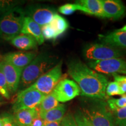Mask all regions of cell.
Here are the masks:
<instances>
[{"label":"cell","instance_id":"4dcf8cb0","mask_svg":"<svg viewBox=\"0 0 126 126\" xmlns=\"http://www.w3.org/2000/svg\"><path fill=\"white\" fill-rule=\"evenodd\" d=\"M3 126H16L14 120V116L10 114H5L2 118Z\"/></svg>","mask_w":126,"mask_h":126},{"label":"cell","instance_id":"d4e9b609","mask_svg":"<svg viewBox=\"0 0 126 126\" xmlns=\"http://www.w3.org/2000/svg\"><path fill=\"white\" fill-rule=\"evenodd\" d=\"M0 94L4 98L7 99L10 98V94L8 88L7 81L3 72L1 63H0Z\"/></svg>","mask_w":126,"mask_h":126},{"label":"cell","instance_id":"e575fe53","mask_svg":"<svg viewBox=\"0 0 126 126\" xmlns=\"http://www.w3.org/2000/svg\"><path fill=\"white\" fill-rule=\"evenodd\" d=\"M44 126H61V121L52 123H46Z\"/></svg>","mask_w":126,"mask_h":126},{"label":"cell","instance_id":"484cf974","mask_svg":"<svg viewBox=\"0 0 126 126\" xmlns=\"http://www.w3.org/2000/svg\"><path fill=\"white\" fill-rule=\"evenodd\" d=\"M42 32L45 39L48 40H56L59 37L57 34L49 24L42 26Z\"/></svg>","mask_w":126,"mask_h":126},{"label":"cell","instance_id":"d590c367","mask_svg":"<svg viewBox=\"0 0 126 126\" xmlns=\"http://www.w3.org/2000/svg\"><path fill=\"white\" fill-rule=\"evenodd\" d=\"M4 103V97H3L1 94H0V105H1V104Z\"/></svg>","mask_w":126,"mask_h":126},{"label":"cell","instance_id":"ac0fdd59","mask_svg":"<svg viewBox=\"0 0 126 126\" xmlns=\"http://www.w3.org/2000/svg\"><path fill=\"white\" fill-rule=\"evenodd\" d=\"M11 43L20 50H29L37 47V42L32 36L25 34H19L11 40Z\"/></svg>","mask_w":126,"mask_h":126},{"label":"cell","instance_id":"7a4b0ae2","mask_svg":"<svg viewBox=\"0 0 126 126\" xmlns=\"http://www.w3.org/2000/svg\"><path fill=\"white\" fill-rule=\"evenodd\" d=\"M79 109L92 126H116L112 111L104 100L85 97Z\"/></svg>","mask_w":126,"mask_h":126},{"label":"cell","instance_id":"9a60e30c","mask_svg":"<svg viewBox=\"0 0 126 126\" xmlns=\"http://www.w3.org/2000/svg\"><path fill=\"white\" fill-rule=\"evenodd\" d=\"M75 3L80 11L99 18H105L101 0H79Z\"/></svg>","mask_w":126,"mask_h":126},{"label":"cell","instance_id":"5bb4252c","mask_svg":"<svg viewBox=\"0 0 126 126\" xmlns=\"http://www.w3.org/2000/svg\"><path fill=\"white\" fill-rule=\"evenodd\" d=\"M105 18L118 19L126 12V7L119 0H101Z\"/></svg>","mask_w":126,"mask_h":126},{"label":"cell","instance_id":"ba28073f","mask_svg":"<svg viewBox=\"0 0 126 126\" xmlns=\"http://www.w3.org/2000/svg\"><path fill=\"white\" fill-rule=\"evenodd\" d=\"M87 65L93 70L102 74H123L126 71V60L121 58L102 61H89Z\"/></svg>","mask_w":126,"mask_h":126},{"label":"cell","instance_id":"1f68e13d","mask_svg":"<svg viewBox=\"0 0 126 126\" xmlns=\"http://www.w3.org/2000/svg\"><path fill=\"white\" fill-rule=\"evenodd\" d=\"M45 123H46L45 121L43 120L42 118H41L39 114L38 116H37L34 118L30 126H44Z\"/></svg>","mask_w":126,"mask_h":126},{"label":"cell","instance_id":"30bf717a","mask_svg":"<svg viewBox=\"0 0 126 126\" xmlns=\"http://www.w3.org/2000/svg\"><path fill=\"white\" fill-rule=\"evenodd\" d=\"M59 102H67L81 94V90L73 80L64 79L57 83L53 91Z\"/></svg>","mask_w":126,"mask_h":126},{"label":"cell","instance_id":"9c48e42d","mask_svg":"<svg viewBox=\"0 0 126 126\" xmlns=\"http://www.w3.org/2000/svg\"><path fill=\"white\" fill-rule=\"evenodd\" d=\"M25 15L31 18L42 26L49 24L56 15V11L53 8L44 5H33L24 10Z\"/></svg>","mask_w":126,"mask_h":126},{"label":"cell","instance_id":"ab89813d","mask_svg":"<svg viewBox=\"0 0 126 126\" xmlns=\"http://www.w3.org/2000/svg\"><path fill=\"white\" fill-rule=\"evenodd\" d=\"M123 74H126V71H125V72H124Z\"/></svg>","mask_w":126,"mask_h":126},{"label":"cell","instance_id":"7402d4cb","mask_svg":"<svg viewBox=\"0 0 126 126\" xmlns=\"http://www.w3.org/2000/svg\"><path fill=\"white\" fill-rule=\"evenodd\" d=\"M107 103L111 111L124 108L126 106V94H123L119 99H108Z\"/></svg>","mask_w":126,"mask_h":126},{"label":"cell","instance_id":"83f0119b","mask_svg":"<svg viewBox=\"0 0 126 126\" xmlns=\"http://www.w3.org/2000/svg\"><path fill=\"white\" fill-rule=\"evenodd\" d=\"M58 10L63 15H70L74 13L76 11H79V8L78 5L76 3H74V4L68 3L60 7Z\"/></svg>","mask_w":126,"mask_h":126},{"label":"cell","instance_id":"44dd1931","mask_svg":"<svg viewBox=\"0 0 126 126\" xmlns=\"http://www.w3.org/2000/svg\"><path fill=\"white\" fill-rule=\"evenodd\" d=\"M59 102L57 99L54 92H52L44 97L38 106L39 113H43L53 109L59 106Z\"/></svg>","mask_w":126,"mask_h":126},{"label":"cell","instance_id":"e0dca14e","mask_svg":"<svg viewBox=\"0 0 126 126\" xmlns=\"http://www.w3.org/2000/svg\"><path fill=\"white\" fill-rule=\"evenodd\" d=\"M39 114L38 107L19 110L15 111L14 119L16 126H30L33 120Z\"/></svg>","mask_w":126,"mask_h":126},{"label":"cell","instance_id":"5b68a950","mask_svg":"<svg viewBox=\"0 0 126 126\" xmlns=\"http://www.w3.org/2000/svg\"><path fill=\"white\" fill-rule=\"evenodd\" d=\"M83 56L89 61H102L120 58L123 51L119 48L99 43H91L83 48Z\"/></svg>","mask_w":126,"mask_h":126},{"label":"cell","instance_id":"d6a6232c","mask_svg":"<svg viewBox=\"0 0 126 126\" xmlns=\"http://www.w3.org/2000/svg\"><path fill=\"white\" fill-rule=\"evenodd\" d=\"M119 83L120 89L121 92H122L123 95L126 93V83L123 81H116Z\"/></svg>","mask_w":126,"mask_h":126},{"label":"cell","instance_id":"cb8c5ba5","mask_svg":"<svg viewBox=\"0 0 126 126\" xmlns=\"http://www.w3.org/2000/svg\"><path fill=\"white\" fill-rule=\"evenodd\" d=\"M115 126L126 124V106L112 111Z\"/></svg>","mask_w":126,"mask_h":126},{"label":"cell","instance_id":"f1b7e54d","mask_svg":"<svg viewBox=\"0 0 126 126\" xmlns=\"http://www.w3.org/2000/svg\"><path fill=\"white\" fill-rule=\"evenodd\" d=\"M75 120L76 122L77 126H92L91 124L85 117L80 109L77 110L74 115Z\"/></svg>","mask_w":126,"mask_h":126},{"label":"cell","instance_id":"4fadbf2b","mask_svg":"<svg viewBox=\"0 0 126 126\" xmlns=\"http://www.w3.org/2000/svg\"><path fill=\"white\" fill-rule=\"evenodd\" d=\"M37 56L34 51H15L5 55L2 60L23 70Z\"/></svg>","mask_w":126,"mask_h":126},{"label":"cell","instance_id":"4316f807","mask_svg":"<svg viewBox=\"0 0 126 126\" xmlns=\"http://www.w3.org/2000/svg\"><path fill=\"white\" fill-rule=\"evenodd\" d=\"M106 96H113L116 95H123L119 83L116 81L108 83L106 88Z\"/></svg>","mask_w":126,"mask_h":126},{"label":"cell","instance_id":"8992f818","mask_svg":"<svg viewBox=\"0 0 126 126\" xmlns=\"http://www.w3.org/2000/svg\"><path fill=\"white\" fill-rule=\"evenodd\" d=\"M63 61H60L53 68L41 76L29 87L47 95L53 92L57 83L62 79Z\"/></svg>","mask_w":126,"mask_h":126},{"label":"cell","instance_id":"277c9868","mask_svg":"<svg viewBox=\"0 0 126 126\" xmlns=\"http://www.w3.org/2000/svg\"><path fill=\"white\" fill-rule=\"evenodd\" d=\"M25 17L24 10L20 7L0 16V38L11 40L20 34Z\"/></svg>","mask_w":126,"mask_h":126},{"label":"cell","instance_id":"8fae6325","mask_svg":"<svg viewBox=\"0 0 126 126\" xmlns=\"http://www.w3.org/2000/svg\"><path fill=\"white\" fill-rule=\"evenodd\" d=\"M1 64L5 77L9 92V93H14L18 89L23 70H20L3 60Z\"/></svg>","mask_w":126,"mask_h":126},{"label":"cell","instance_id":"836d02e7","mask_svg":"<svg viewBox=\"0 0 126 126\" xmlns=\"http://www.w3.org/2000/svg\"><path fill=\"white\" fill-rule=\"evenodd\" d=\"M115 81H123L126 83V76L124 75H120L118 74L113 75Z\"/></svg>","mask_w":126,"mask_h":126},{"label":"cell","instance_id":"74e56055","mask_svg":"<svg viewBox=\"0 0 126 126\" xmlns=\"http://www.w3.org/2000/svg\"><path fill=\"white\" fill-rule=\"evenodd\" d=\"M2 61V57L0 56V63H1V61Z\"/></svg>","mask_w":126,"mask_h":126},{"label":"cell","instance_id":"603a6c76","mask_svg":"<svg viewBox=\"0 0 126 126\" xmlns=\"http://www.w3.org/2000/svg\"><path fill=\"white\" fill-rule=\"evenodd\" d=\"M23 1L14 0H0V14H4L17 7H19Z\"/></svg>","mask_w":126,"mask_h":126},{"label":"cell","instance_id":"ffe728a7","mask_svg":"<svg viewBox=\"0 0 126 126\" xmlns=\"http://www.w3.org/2000/svg\"><path fill=\"white\" fill-rule=\"evenodd\" d=\"M50 25L54 29L59 37L62 35L69 28V24L67 20L57 14L54 16Z\"/></svg>","mask_w":126,"mask_h":126},{"label":"cell","instance_id":"6da1fadb","mask_svg":"<svg viewBox=\"0 0 126 126\" xmlns=\"http://www.w3.org/2000/svg\"><path fill=\"white\" fill-rule=\"evenodd\" d=\"M68 73L77 83L82 96L106 99V88L109 82L103 74L93 70L78 59L71 60L68 63Z\"/></svg>","mask_w":126,"mask_h":126},{"label":"cell","instance_id":"7c38bea8","mask_svg":"<svg viewBox=\"0 0 126 126\" xmlns=\"http://www.w3.org/2000/svg\"><path fill=\"white\" fill-rule=\"evenodd\" d=\"M102 43L117 48H126V25L106 34H99Z\"/></svg>","mask_w":126,"mask_h":126},{"label":"cell","instance_id":"8d00e7d4","mask_svg":"<svg viewBox=\"0 0 126 126\" xmlns=\"http://www.w3.org/2000/svg\"><path fill=\"white\" fill-rule=\"evenodd\" d=\"M3 125H4V123H3L2 120L0 118V126H3Z\"/></svg>","mask_w":126,"mask_h":126},{"label":"cell","instance_id":"3957f363","mask_svg":"<svg viewBox=\"0 0 126 126\" xmlns=\"http://www.w3.org/2000/svg\"><path fill=\"white\" fill-rule=\"evenodd\" d=\"M57 58L47 53L37 55L22 72L19 92L33 84L41 76L57 64Z\"/></svg>","mask_w":126,"mask_h":126},{"label":"cell","instance_id":"f546056e","mask_svg":"<svg viewBox=\"0 0 126 126\" xmlns=\"http://www.w3.org/2000/svg\"><path fill=\"white\" fill-rule=\"evenodd\" d=\"M61 126H77L74 115L70 113L65 114L61 120Z\"/></svg>","mask_w":126,"mask_h":126},{"label":"cell","instance_id":"52a82bcc","mask_svg":"<svg viewBox=\"0 0 126 126\" xmlns=\"http://www.w3.org/2000/svg\"><path fill=\"white\" fill-rule=\"evenodd\" d=\"M46 96L36 89L28 87L17 94L12 110L15 112L19 110L37 108Z\"/></svg>","mask_w":126,"mask_h":126},{"label":"cell","instance_id":"2e32d148","mask_svg":"<svg viewBox=\"0 0 126 126\" xmlns=\"http://www.w3.org/2000/svg\"><path fill=\"white\" fill-rule=\"evenodd\" d=\"M20 33L32 36L39 45H42L45 42L42 32V27L28 16L25 17Z\"/></svg>","mask_w":126,"mask_h":126},{"label":"cell","instance_id":"d6986e66","mask_svg":"<svg viewBox=\"0 0 126 126\" xmlns=\"http://www.w3.org/2000/svg\"><path fill=\"white\" fill-rule=\"evenodd\" d=\"M66 111V107L64 104H59V106L43 113H39L41 118L45 123L60 122L64 117Z\"/></svg>","mask_w":126,"mask_h":126},{"label":"cell","instance_id":"f35d334b","mask_svg":"<svg viewBox=\"0 0 126 126\" xmlns=\"http://www.w3.org/2000/svg\"><path fill=\"white\" fill-rule=\"evenodd\" d=\"M126 126V124H124V125H120V126Z\"/></svg>","mask_w":126,"mask_h":126}]
</instances>
